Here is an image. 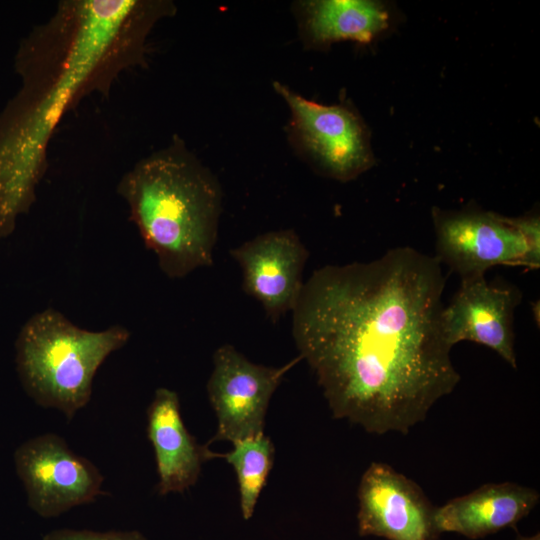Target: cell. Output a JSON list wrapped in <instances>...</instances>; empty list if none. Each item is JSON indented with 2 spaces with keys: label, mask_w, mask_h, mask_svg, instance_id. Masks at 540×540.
<instances>
[{
  "label": "cell",
  "mask_w": 540,
  "mask_h": 540,
  "mask_svg": "<svg viewBox=\"0 0 540 540\" xmlns=\"http://www.w3.org/2000/svg\"><path fill=\"white\" fill-rule=\"evenodd\" d=\"M305 45L326 49L340 41L370 43L391 25L387 6L372 0H311L295 3Z\"/></svg>",
  "instance_id": "5bb4252c"
},
{
  "label": "cell",
  "mask_w": 540,
  "mask_h": 540,
  "mask_svg": "<svg viewBox=\"0 0 540 540\" xmlns=\"http://www.w3.org/2000/svg\"><path fill=\"white\" fill-rule=\"evenodd\" d=\"M520 289L484 276L461 280L458 291L442 310V328L450 347L471 341L495 351L517 368L513 320L521 303Z\"/></svg>",
  "instance_id": "8fae6325"
},
{
  "label": "cell",
  "mask_w": 540,
  "mask_h": 540,
  "mask_svg": "<svg viewBox=\"0 0 540 540\" xmlns=\"http://www.w3.org/2000/svg\"><path fill=\"white\" fill-rule=\"evenodd\" d=\"M539 492L514 482L487 483L435 509L441 533L480 539L516 525L535 508Z\"/></svg>",
  "instance_id": "4fadbf2b"
},
{
  "label": "cell",
  "mask_w": 540,
  "mask_h": 540,
  "mask_svg": "<svg viewBox=\"0 0 540 540\" xmlns=\"http://www.w3.org/2000/svg\"><path fill=\"white\" fill-rule=\"evenodd\" d=\"M232 445V450L223 453L222 458L235 471L241 513L245 520H249L272 469L275 448L271 438L264 433Z\"/></svg>",
  "instance_id": "9a60e30c"
},
{
  "label": "cell",
  "mask_w": 540,
  "mask_h": 540,
  "mask_svg": "<svg viewBox=\"0 0 540 540\" xmlns=\"http://www.w3.org/2000/svg\"><path fill=\"white\" fill-rule=\"evenodd\" d=\"M300 361L297 356L283 366L270 367L251 362L231 344L219 346L206 385L217 417V431L209 443H234L264 433L271 397Z\"/></svg>",
  "instance_id": "52a82bcc"
},
{
  "label": "cell",
  "mask_w": 540,
  "mask_h": 540,
  "mask_svg": "<svg viewBox=\"0 0 540 540\" xmlns=\"http://www.w3.org/2000/svg\"><path fill=\"white\" fill-rule=\"evenodd\" d=\"M273 87L290 111L289 139L315 171L346 182L374 165L369 131L353 108L309 100L280 82Z\"/></svg>",
  "instance_id": "5b68a950"
},
{
  "label": "cell",
  "mask_w": 540,
  "mask_h": 540,
  "mask_svg": "<svg viewBox=\"0 0 540 540\" xmlns=\"http://www.w3.org/2000/svg\"><path fill=\"white\" fill-rule=\"evenodd\" d=\"M42 540H148L142 533L132 531L97 532L69 528L55 529L43 536Z\"/></svg>",
  "instance_id": "2e32d148"
},
{
  "label": "cell",
  "mask_w": 540,
  "mask_h": 540,
  "mask_svg": "<svg viewBox=\"0 0 540 540\" xmlns=\"http://www.w3.org/2000/svg\"><path fill=\"white\" fill-rule=\"evenodd\" d=\"M436 255L460 279L484 276L496 265L540 266L522 228L521 218H509L479 208L432 211Z\"/></svg>",
  "instance_id": "8992f818"
},
{
  "label": "cell",
  "mask_w": 540,
  "mask_h": 540,
  "mask_svg": "<svg viewBox=\"0 0 540 540\" xmlns=\"http://www.w3.org/2000/svg\"><path fill=\"white\" fill-rule=\"evenodd\" d=\"M444 287L438 260L408 246L312 273L292 311V335L335 419L407 434L455 389Z\"/></svg>",
  "instance_id": "6da1fadb"
},
{
  "label": "cell",
  "mask_w": 540,
  "mask_h": 540,
  "mask_svg": "<svg viewBox=\"0 0 540 540\" xmlns=\"http://www.w3.org/2000/svg\"><path fill=\"white\" fill-rule=\"evenodd\" d=\"M242 271L244 292L258 300L276 323L293 311L304 282L309 251L293 229L260 234L229 251Z\"/></svg>",
  "instance_id": "30bf717a"
},
{
  "label": "cell",
  "mask_w": 540,
  "mask_h": 540,
  "mask_svg": "<svg viewBox=\"0 0 540 540\" xmlns=\"http://www.w3.org/2000/svg\"><path fill=\"white\" fill-rule=\"evenodd\" d=\"M176 11L170 0H61L20 40V87L0 112V240L35 204L64 116L89 95L109 97L122 73L145 66L151 31Z\"/></svg>",
  "instance_id": "7a4b0ae2"
},
{
  "label": "cell",
  "mask_w": 540,
  "mask_h": 540,
  "mask_svg": "<svg viewBox=\"0 0 540 540\" xmlns=\"http://www.w3.org/2000/svg\"><path fill=\"white\" fill-rule=\"evenodd\" d=\"M14 462L27 504L42 518L57 517L106 494L100 470L57 434L45 433L25 441L16 449Z\"/></svg>",
  "instance_id": "ba28073f"
},
{
  "label": "cell",
  "mask_w": 540,
  "mask_h": 540,
  "mask_svg": "<svg viewBox=\"0 0 540 540\" xmlns=\"http://www.w3.org/2000/svg\"><path fill=\"white\" fill-rule=\"evenodd\" d=\"M515 540H540V534L536 533L532 536H523L518 533Z\"/></svg>",
  "instance_id": "e0dca14e"
},
{
  "label": "cell",
  "mask_w": 540,
  "mask_h": 540,
  "mask_svg": "<svg viewBox=\"0 0 540 540\" xmlns=\"http://www.w3.org/2000/svg\"><path fill=\"white\" fill-rule=\"evenodd\" d=\"M147 437L152 444L159 495L183 493L194 486L207 461L223 453L200 444L182 419L177 392L160 387L147 408Z\"/></svg>",
  "instance_id": "7c38bea8"
},
{
  "label": "cell",
  "mask_w": 540,
  "mask_h": 540,
  "mask_svg": "<svg viewBox=\"0 0 540 540\" xmlns=\"http://www.w3.org/2000/svg\"><path fill=\"white\" fill-rule=\"evenodd\" d=\"M358 533L387 540H439L435 509L421 487L386 463L373 462L358 486Z\"/></svg>",
  "instance_id": "9c48e42d"
},
{
  "label": "cell",
  "mask_w": 540,
  "mask_h": 540,
  "mask_svg": "<svg viewBox=\"0 0 540 540\" xmlns=\"http://www.w3.org/2000/svg\"><path fill=\"white\" fill-rule=\"evenodd\" d=\"M116 192L168 278L212 266L222 188L183 139L175 135L166 147L138 160L121 176Z\"/></svg>",
  "instance_id": "3957f363"
},
{
  "label": "cell",
  "mask_w": 540,
  "mask_h": 540,
  "mask_svg": "<svg viewBox=\"0 0 540 540\" xmlns=\"http://www.w3.org/2000/svg\"><path fill=\"white\" fill-rule=\"evenodd\" d=\"M130 337L123 325L91 331L54 308L39 311L25 322L15 342L22 387L36 404L71 420L89 403L100 366Z\"/></svg>",
  "instance_id": "277c9868"
}]
</instances>
